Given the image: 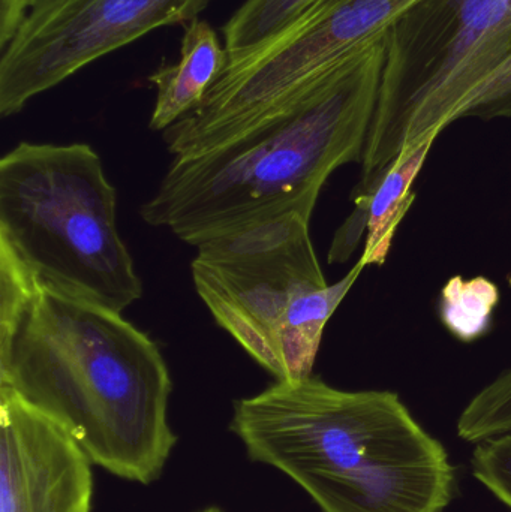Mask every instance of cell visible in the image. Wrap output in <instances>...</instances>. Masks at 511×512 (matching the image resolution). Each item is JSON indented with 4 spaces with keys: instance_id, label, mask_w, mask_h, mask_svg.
<instances>
[{
    "instance_id": "cell-2",
    "label": "cell",
    "mask_w": 511,
    "mask_h": 512,
    "mask_svg": "<svg viewBox=\"0 0 511 512\" xmlns=\"http://www.w3.org/2000/svg\"><path fill=\"white\" fill-rule=\"evenodd\" d=\"M387 60V30L242 137L174 158L140 215L191 246L285 210L312 216L342 165L362 161Z\"/></svg>"
},
{
    "instance_id": "cell-14",
    "label": "cell",
    "mask_w": 511,
    "mask_h": 512,
    "mask_svg": "<svg viewBox=\"0 0 511 512\" xmlns=\"http://www.w3.org/2000/svg\"><path fill=\"white\" fill-rule=\"evenodd\" d=\"M456 429L459 438L476 445L511 433V367L468 402Z\"/></svg>"
},
{
    "instance_id": "cell-1",
    "label": "cell",
    "mask_w": 511,
    "mask_h": 512,
    "mask_svg": "<svg viewBox=\"0 0 511 512\" xmlns=\"http://www.w3.org/2000/svg\"><path fill=\"white\" fill-rule=\"evenodd\" d=\"M0 387L129 483H156L179 441L158 343L122 313L45 285L2 246Z\"/></svg>"
},
{
    "instance_id": "cell-10",
    "label": "cell",
    "mask_w": 511,
    "mask_h": 512,
    "mask_svg": "<svg viewBox=\"0 0 511 512\" xmlns=\"http://www.w3.org/2000/svg\"><path fill=\"white\" fill-rule=\"evenodd\" d=\"M435 140L402 153L365 189H354V209L336 231L329 251L330 264L347 261L366 237L359 262L363 267L383 265L392 249L396 231L416 200L413 186L426 164Z\"/></svg>"
},
{
    "instance_id": "cell-5",
    "label": "cell",
    "mask_w": 511,
    "mask_h": 512,
    "mask_svg": "<svg viewBox=\"0 0 511 512\" xmlns=\"http://www.w3.org/2000/svg\"><path fill=\"white\" fill-rule=\"evenodd\" d=\"M0 246L63 294L120 313L143 297L116 188L89 144L21 141L0 159Z\"/></svg>"
},
{
    "instance_id": "cell-16",
    "label": "cell",
    "mask_w": 511,
    "mask_h": 512,
    "mask_svg": "<svg viewBox=\"0 0 511 512\" xmlns=\"http://www.w3.org/2000/svg\"><path fill=\"white\" fill-rule=\"evenodd\" d=\"M492 120L511 117V54L480 86L462 113V119Z\"/></svg>"
},
{
    "instance_id": "cell-7",
    "label": "cell",
    "mask_w": 511,
    "mask_h": 512,
    "mask_svg": "<svg viewBox=\"0 0 511 512\" xmlns=\"http://www.w3.org/2000/svg\"><path fill=\"white\" fill-rule=\"evenodd\" d=\"M416 2L320 0L281 38L225 68L201 104L162 134L168 152L203 155L278 116Z\"/></svg>"
},
{
    "instance_id": "cell-18",
    "label": "cell",
    "mask_w": 511,
    "mask_h": 512,
    "mask_svg": "<svg viewBox=\"0 0 511 512\" xmlns=\"http://www.w3.org/2000/svg\"><path fill=\"white\" fill-rule=\"evenodd\" d=\"M198 512H225V511L222 510V508H219V507H209V508H204V510H201V511H198Z\"/></svg>"
},
{
    "instance_id": "cell-17",
    "label": "cell",
    "mask_w": 511,
    "mask_h": 512,
    "mask_svg": "<svg viewBox=\"0 0 511 512\" xmlns=\"http://www.w3.org/2000/svg\"><path fill=\"white\" fill-rule=\"evenodd\" d=\"M35 0H0V50L17 36Z\"/></svg>"
},
{
    "instance_id": "cell-6",
    "label": "cell",
    "mask_w": 511,
    "mask_h": 512,
    "mask_svg": "<svg viewBox=\"0 0 511 512\" xmlns=\"http://www.w3.org/2000/svg\"><path fill=\"white\" fill-rule=\"evenodd\" d=\"M511 54V0H417L387 29V60L357 189L462 119Z\"/></svg>"
},
{
    "instance_id": "cell-3",
    "label": "cell",
    "mask_w": 511,
    "mask_h": 512,
    "mask_svg": "<svg viewBox=\"0 0 511 512\" xmlns=\"http://www.w3.org/2000/svg\"><path fill=\"white\" fill-rule=\"evenodd\" d=\"M230 432L323 512H444L455 493L446 448L392 391L276 381L234 402Z\"/></svg>"
},
{
    "instance_id": "cell-11",
    "label": "cell",
    "mask_w": 511,
    "mask_h": 512,
    "mask_svg": "<svg viewBox=\"0 0 511 512\" xmlns=\"http://www.w3.org/2000/svg\"><path fill=\"white\" fill-rule=\"evenodd\" d=\"M228 65L225 45L209 21L197 20L185 26L180 59L162 65L149 77L156 89L155 107L150 116L152 131H167L203 101Z\"/></svg>"
},
{
    "instance_id": "cell-4",
    "label": "cell",
    "mask_w": 511,
    "mask_h": 512,
    "mask_svg": "<svg viewBox=\"0 0 511 512\" xmlns=\"http://www.w3.org/2000/svg\"><path fill=\"white\" fill-rule=\"evenodd\" d=\"M297 210L240 225L195 246V291L216 324L276 381L312 375L324 328L362 264L329 285Z\"/></svg>"
},
{
    "instance_id": "cell-12",
    "label": "cell",
    "mask_w": 511,
    "mask_h": 512,
    "mask_svg": "<svg viewBox=\"0 0 511 512\" xmlns=\"http://www.w3.org/2000/svg\"><path fill=\"white\" fill-rule=\"evenodd\" d=\"M320 0H245L222 26L228 66L240 65L281 38Z\"/></svg>"
},
{
    "instance_id": "cell-15",
    "label": "cell",
    "mask_w": 511,
    "mask_h": 512,
    "mask_svg": "<svg viewBox=\"0 0 511 512\" xmlns=\"http://www.w3.org/2000/svg\"><path fill=\"white\" fill-rule=\"evenodd\" d=\"M473 475L511 510V433L476 445Z\"/></svg>"
},
{
    "instance_id": "cell-9",
    "label": "cell",
    "mask_w": 511,
    "mask_h": 512,
    "mask_svg": "<svg viewBox=\"0 0 511 512\" xmlns=\"http://www.w3.org/2000/svg\"><path fill=\"white\" fill-rule=\"evenodd\" d=\"M93 466L62 427L0 387V512H92Z\"/></svg>"
},
{
    "instance_id": "cell-13",
    "label": "cell",
    "mask_w": 511,
    "mask_h": 512,
    "mask_svg": "<svg viewBox=\"0 0 511 512\" xmlns=\"http://www.w3.org/2000/svg\"><path fill=\"white\" fill-rule=\"evenodd\" d=\"M498 303L500 289L488 277L455 276L441 291L440 315L456 339L473 342L488 331Z\"/></svg>"
},
{
    "instance_id": "cell-8",
    "label": "cell",
    "mask_w": 511,
    "mask_h": 512,
    "mask_svg": "<svg viewBox=\"0 0 511 512\" xmlns=\"http://www.w3.org/2000/svg\"><path fill=\"white\" fill-rule=\"evenodd\" d=\"M213 0H35L0 57V116L159 27L191 23Z\"/></svg>"
}]
</instances>
